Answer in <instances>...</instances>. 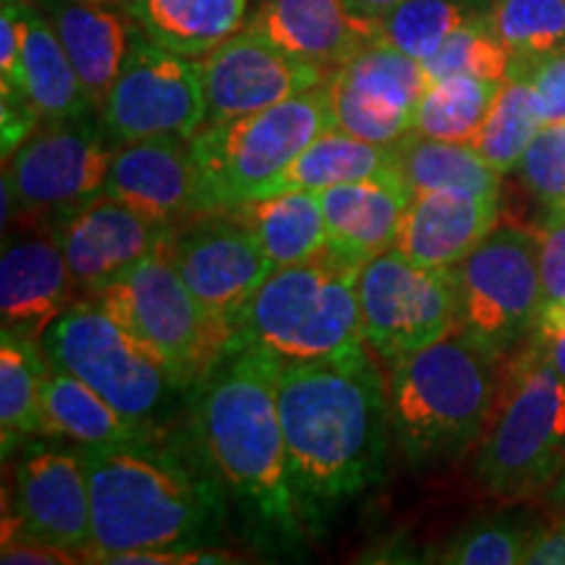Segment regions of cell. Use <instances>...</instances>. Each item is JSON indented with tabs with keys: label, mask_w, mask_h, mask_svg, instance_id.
<instances>
[{
	"label": "cell",
	"mask_w": 565,
	"mask_h": 565,
	"mask_svg": "<svg viewBox=\"0 0 565 565\" xmlns=\"http://www.w3.org/2000/svg\"><path fill=\"white\" fill-rule=\"evenodd\" d=\"M296 508L309 536L383 482L387 393L366 351L322 362H282L275 374Z\"/></svg>",
	"instance_id": "obj_1"
},
{
	"label": "cell",
	"mask_w": 565,
	"mask_h": 565,
	"mask_svg": "<svg viewBox=\"0 0 565 565\" xmlns=\"http://www.w3.org/2000/svg\"><path fill=\"white\" fill-rule=\"evenodd\" d=\"M278 356L236 345L189 391V433L221 479L244 540L265 553H299L307 529L296 508L278 393Z\"/></svg>",
	"instance_id": "obj_2"
},
{
	"label": "cell",
	"mask_w": 565,
	"mask_h": 565,
	"mask_svg": "<svg viewBox=\"0 0 565 565\" xmlns=\"http://www.w3.org/2000/svg\"><path fill=\"white\" fill-rule=\"evenodd\" d=\"M92 503V561L137 550H207L225 529L221 479L192 440L189 448L158 437L113 448H82Z\"/></svg>",
	"instance_id": "obj_3"
},
{
	"label": "cell",
	"mask_w": 565,
	"mask_h": 565,
	"mask_svg": "<svg viewBox=\"0 0 565 565\" xmlns=\"http://www.w3.org/2000/svg\"><path fill=\"white\" fill-rule=\"evenodd\" d=\"M498 356L454 330L393 364L387 416L398 450L412 463L461 458L492 419Z\"/></svg>",
	"instance_id": "obj_4"
},
{
	"label": "cell",
	"mask_w": 565,
	"mask_h": 565,
	"mask_svg": "<svg viewBox=\"0 0 565 565\" xmlns=\"http://www.w3.org/2000/svg\"><path fill=\"white\" fill-rule=\"evenodd\" d=\"M335 129L328 82L270 108L204 124L192 139L200 212H233L275 186L317 137Z\"/></svg>",
	"instance_id": "obj_5"
},
{
	"label": "cell",
	"mask_w": 565,
	"mask_h": 565,
	"mask_svg": "<svg viewBox=\"0 0 565 565\" xmlns=\"http://www.w3.org/2000/svg\"><path fill=\"white\" fill-rule=\"evenodd\" d=\"M359 270L338 257L273 270L242 315L231 349L257 345L282 362H322L362 351Z\"/></svg>",
	"instance_id": "obj_6"
},
{
	"label": "cell",
	"mask_w": 565,
	"mask_h": 565,
	"mask_svg": "<svg viewBox=\"0 0 565 565\" xmlns=\"http://www.w3.org/2000/svg\"><path fill=\"white\" fill-rule=\"evenodd\" d=\"M92 301L158 351L186 393L231 349L233 330L189 291L173 265L171 238L131 265Z\"/></svg>",
	"instance_id": "obj_7"
},
{
	"label": "cell",
	"mask_w": 565,
	"mask_h": 565,
	"mask_svg": "<svg viewBox=\"0 0 565 565\" xmlns=\"http://www.w3.org/2000/svg\"><path fill=\"white\" fill-rule=\"evenodd\" d=\"M40 345L53 370L79 377L137 422L152 424L171 395L181 391L160 353L92 299L71 303L47 328Z\"/></svg>",
	"instance_id": "obj_8"
},
{
	"label": "cell",
	"mask_w": 565,
	"mask_h": 565,
	"mask_svg": "<svg viewBox=\"0 0 565 565\" xmlns=\"http://www.w3.org/2000/svg\"><path fill=\"white\" fill-rule=\"evenodd\" d=\"M565 471V380L524 353L477 458V477L494 498L547 490Z\"/></svg>",
	"instance_id": "obj_9"
},
{
	"label": "cell",
	"mask_w": 565,
	"mask_h": 565,
	"mask_svg": "<svg viewBox=\"0 0 565 565\" xmlns=\"http://www.w3.org/2000/svg\"><path fill=\"white\" fill-rule=\"evenodd\" d=\"M456 275L463 335L498 359L534 338L542 317L540 233L498 225Z\"/></svg>",
	"instance_id": "obj_10"
},
{
	"label": "cell",
	"mask_w": 565,
	"mask_h": 565,
	"mask_svg": "<svg viewBox=\"0 0 565 565\" xmlns=\"http://www.w3.org/2000/svg\"><path fill=\"white\" fill-rule=\"evenodd\" d=\"M356 288L364 341L383 362L395 364L461 324L456 267H422L391 249L362 265Z\"/></svg>",
	"instance_id": "obj_11"
},
{
	"label": "cell",
	"mask_w": 565,
	"mask_h": 565,
	"mask_svg": "<svg viewBox=\"0 0 565 565\" xmlns=\"http://www.w3.org/2000/svg\"><path fill=\"white\" fill-rule=\"evenodd\" d=\"M207 121L202 68L186 55L134 34L124 66L103 105V126L116 145L139 139H192Z\"/></svg>",
	"instance_id": "obj_12"
},
{
	"label": "cell",
	"mask_w": 565,
	"mask_h": 565,
	"mask_svg": "<svg viewBox=\"0 0 565 565\" xmlns=\"http://www.w3.org/2000/svg\"><path fill=\"white\" fill-rule=\"evenodd\" d=\"M108 131L89 116L45 124L11 152L6 168L17 204L26 212H51L53 217L103 194L113 152Z\"/></svg>",
	"instance_id": "obj_13"
},
{
	"label": "cell",
	"mask_w": 565,
	"mask_h": 565,
	"mask_svg": "<svg viewBox=\"0 0 565 565\" xmlns=\"http://www.w3.org/2000/svg\"><path fill=\"white\" fill-rule=\"evenodd\" d=\"M171 257L189 291L233 333L275 270L249 225L233 212H210L175 228Z\"/></svg>",
	"instance_id": "obj_14"
},
{
	"label": "cell",
	"mask_w": 565,
	"mask_h": 565,
	"mask_svg": "<svg viewBox=\"0 0 565 565\" xmlns=\"http://www.w3.org/2000/svg\"><path fill=\"white\" fill-rule=\"evenodd\" d=\"M429 79L422 61L372 42L328 79L335 129L395 147L414 131V116Z\"/></svg>",
	"instance_id": "obj_15"
},
{
	"label": "cell",
	"mask_w": 565,
	"mask_h": 565,
	"mask_svg": "<svg viewBox=\"0 0 565 565\" xmlns=\"http://www.w3.org/2000/svg\"><path fill=\"white\" fill-rule=\"evenodd\" d=\"M207 121H231L288 100L330 79L328 71L296 58L252 26L202 55Z\"/></svg>",
	"instance_id": "obj_16"
},
{
	"label": "cell",
	"mask_w": 565,
	"mask_h": 565,
	"mask_svg": "<svg viewBox=\"0 0 565 565\" xmlns=\"http://www.w3.org/2000/svg\"><path fill=\"white\" fill-rule=\"evenodd\" d=\"M3 529H13L3 540L30 536L92 561V503L82 450L32 445L13 475V519Z\"/></svg>",
	"instance_id": "obj_17"
},
{
	"label": "cell",
	"mask_w": 565,
	"mask_h": 565,
	"mask_svg": "<svg viewBox=\"0 0 565 565\" xmlns=\"http://www.w3.org/2000/svg\"><path fill=\"white\" fill-rule=\"evenodd\" d=\"M175 228L147 221L129 204L97 194L95 200L63 212L55 225V242L66 257L76 296L95 299L131 265L158 249Z\"/></svg>",
	"instance_id": "obj_18"
},
{
	"label": "cell",
	"mask_w": 565,
	"mask_h": 565,
	"mask_svg": "<svg viewBox=\"0 0 565 565\" xmlns=\"http://www.w3.org/2000/svg\"><path fill=\"white\" fill-rule=\"evenodd\" d=\"M103 194L168 228L194 221L202 212L192 141L154 137L116 145Z\"/></svg>",
	"instance_id": "obj_19"
},
{
	"label": "cell",
	"mask_w": 565,
	"mask_h": 565,
	"mask_svg": "<svg viewBox=\"0 0 565 565\" xmlns=\"http://www.w3.org/2000/svg\"><path fill=\"white\" fill-rule=\"evenodd\" d=\"M246 26L328 74L380 40L377 21L353 13L345 0H263Z\"/></svg>",
	"instance_id": "obj_20"
},
{
	"label": "cell",
	"mask_w": 565,
	"mask_h": 565,
	"mask_svg": "<svg viewBox=\"0 0 565 565\" xmlns=\"http://www.w3.org/2000/svg\"><path fill=\"white\" fill-rule=\"evenodd\" d=\"M79 301L66 257L55 238L26 236L9 242L0 257V317L3 330L42 341L47 328Z\"/></svg>",
	"instance_id": "obj_21"
},
{
	"label": "cell",
	"mask_w": 565,
	"mask_h": 565,
	"mask_svg": "<svg viewBox=\"0 0 565 565\" xmlns=\"http://www.w3.org/2000/svg\"><path fill=\"white\" fill-rule=\"evenodd\" d=\"M498 215L500 196L461 189L414 194L395 249L422 267H458L498 228Z\"/></svg>",
	"instance_id": "obj_22"
},
{
	"label": "cell",
	"mask_w": 565,
	"mask_h": 565,
	"mask_svg": "<svg viewBox=\"0 0 565 565\" xmlns=\"http://www.w3.org/2000/svg\"><path fill=\"white\" fill-rule=\"evenodd\" d=\"M322 204L330 249L338 259L366 265L395 249L401 223L414 192L401 175L335 183L317 192Z\"/></svg>",
	"instance_id": "obj_23"
},
{
	"label": "cell",
	"mask_w": 565,
	"mask_h": 565,
	"mask_svg": "<svg viewBox=\"0 0 565 565\" xmlns=\"http://www.w3.org/2000/svg\"><path fill=\"white\" fill-rule=\"evenodd\" d=\"M42 9L47 11V21L74 63L92 105L95 110H103L129 53V26L113 11L82 0H42Z\"/></svg>",
	"instance_id": "obj_24"
},
{
	"label": "cell",
	"mask_w": 565,
	"mask_h": 565,
	"mask_svg": "<svg viewBox=\"0 0 565 565\" xmlns=\"http://www.w3.org/2000/svg\"><path fill=\"white\" fill-rule=\"evenodd\" d=\"M238 221L249 225L270 263L278 267L312 265L335 257L324 228L322 204L317 192L288 189L254 196L233 210Z\"/></svg>",
	"instance_id": "obj_25"
},
{
	"label": "cell",
	"mask_w": 565,
	"mask_h": 565,
	"mask_svg": "<svg viewBox=\"0 0 565 565\" xmlns=\"http://www.w3.org/2000/svg\"><path fill=\"white\" fill-rule=\"evenodd\" d=\"M21 17V92L30 97L42 124L71 121L89 116L95 105L82 87L79 74L45 13L26 0L19 3Z\"/></svg>",
	"instance_id": "obj_26"
},
{
	"label": "cell",
	"mask_w": 565,
	"mask_h": 565,
	"mask_svg": "<svg viewBox=\"0 0 565 565\" xmlns=\"http://www.w3.org/2000/svg\"><path fill=\"white\" fill-rule=\"evenodd\" d=\"M42 414L47 435L68 437L82 448H113L154 437L152 424L118 412L87 383L61 370L47 372L42 383Z\"/></svg>",
	"instance_id": "obj_27"
},
{
	"label": "cell",
	"mask_w": 565,
	"mask_h": 565,
	"mask_svg": "<svg viewBox=\"0 0 565 565\" xmlns=\"http://www.w3.org/2000/svg\"><path fill=\"white\" fill-rule=\"evenodd\" d=\"M139 30L166 51L200 58L246 19V0H131Z\"/></svg>",
	"instance_id": "obj_28"
},
{
	"label": "cell",
	"mask_w": 565,
	"mask_h": 565,
	"mask_svg": "<svg viewBox=\"0 0 565 565\" xmlns=\"http://www.w3.org/2000/svg\"><path fill=\"white\" fill-rule=\"evenodd\" d=\"M401 175L398 150L391 145H374V141L351 137L341 129L324 131L312 145L296 158L275 181L273 192L288 189H307L322 192L335 183L364 181V179H391ZM404 179V175H401Z\"/></svg>",
	"instance_id": "obj_29"
},
{
	"label": "cell",
	"mask_w": 565,
	"mask_h": 565,
	"mask_svg": "<svg viewBox=\"0 0 565 565\" xmlns=\"http://www.w3.org/2000/svg\"><path fill=\"white\" fill-rule=\"evenodd\" d=\"M47 364L38 341L0 330V435L6 454L34 435H47L42 414Z\"/></svg>",
	"instance_id": "obj_30"
},
{
	"label": "cell",
	"mask_w": 565,
	"mask_h": 565,
	"mask_svg": "<svg viewBox=\"0 0 565 565\" xmlns=\"http://www.w3.org/2000/svg\"><path fill=\"white\" fill-rule=\"evenodd\" d=\"M395 150H398L401 175L414 194L461 189V192L500 196V173L475 145L429 139L412 131L395 145Z\"/></svg>",
	"instance_id": "obj_31"
},
{
	"label": "cell",
	"mask_w": 565,
	"mask_h": 565,
	"mask_svg": "<svg viewBox=\"0 0 565 565\" xmlns=\"http://www.w3.org/2000/svg\"><path fill=\"white\" fill-rule=\"evenodd\" d=\"M505 82L479 79L456 74L448 79L429 82L414 116V134L443 141L475 145L490 108Z\"/></svg>",
	"instance_id": "obj_32"
},
{
	"label": "cell",
	"mask_w": 565,
	"mask_h": 565,
	"mask_svg": "<svg viewBox=\"0 0 565 565\" xmlns=\"http://www.w3.org/2000/svg\"><path fill=\"white\" fill-rule=\"evenodd\" d=\"M490 13L492 0H404L377 19L380 42L427 61L456 30Z\"/></svg>",
	"instance_id": "obj_33"
},
{
	"label": "cell",
	"mask_w": 565,
	"mask_h": 565,
	"mask_svg": "<svg viewBox=\"0 0 565 565\" xmlns=\"http://www.w3.org/2000/svg\"><path fill=\"white\" fill-rule=\"evenodd\" d=\"M542 126L545 124L536 108L532 84L524 76H515V79H505L500 87L475 147L494 171L505 175L519 168L526 147L532 145Z\"/></svg>",
	"instance_id": "obj_34"
},
{
	"label": "cell",
	"mask_w": 565,
	"mask_h": 565,
	"mask_svg": "<svg viewBox=\"0 0 565 565\" xmlns=\"http://www.w3.org/2000/svg\"><path fill=\"white\" fill-rule=\"evenodd\" d=\"M492 26L513 55L508 79H515L565 47V0H492Z\"/></svg>",
	"instance_id": "obj_35"
},
{
	"label": "cell",
	"mask_w": 565,
	"mask_h": 565,
	"mask_svg": "<svg viewBox=\"0 0 565 565\" xmlns=\"http://www.w3.org/2000/svg\"><path fill=\"white\" fill-rule=\"evenodd\" d=\"M511 63L513 55L500 40V34L494 32L490 13V17L475 19L456 30L427 61H422V66L429 82L448 79L456 74L505 82L511 74Z\"/></svg>",
	"instance_id": "obj_36"
},
{
	"label": "cell",
	"mask_w": 565,
	"mask_h": 565,
	"mask_svg": "<svg viewBox=\"0 0 565 565\" xmlns=\"http://www.w3.org/2000/svg\"><path fill=\"white\" fill-rule=\"evenodd\" d=\"M542 526L529 521L526 515H487V519L471 521L461 532H456L435 561L450 565L524 563L526 550Z\"/></svg>",
	"instance_id": "obj_37"
},
{
	"label": "cell",
	"mask_w": 565,
	"mask_h": 565,
	"mask_svg": "<svg viewBox=\"0 0 565 565\" xmlns=\"http://www.w3.org/2000/svg\"><path fill=\"white\" fill-rule=\"evenodd\" d=\"M519 175L547 210L565 207V121L542 126L519 162Z\"/></svg>",
	"instance_id": "obj_38"
},
{
	"label": "cell",
	"mask_w": 565,
	"mask_h": 565,
	"mask_svg": "<svg viewBox=\"0 0 565 565\" xmlns=\"http://www.w3.org/2000/svg\"><path fill=\"white\" fill-rule=\"evenodd\" d=\"M540 233L542 317L534 335L565 330V207L547 210Z\"/></svg>",
	"instance_id": "obj_39"
},
{
	"label": "cell",
	"mask_w": 565,
	"mask_h": 565,
	"mask_svg": "<svg viewBox=\"0 0 565 565\" xmlns=\"http://www.w3.org/2000/svg\"><path fill=\"white\" fill-rule=\"evenodd\" d=\"M536 97L542 124H563L565 121V47L553 55H545L532 63L524 74Z\"/></svg>",
	"instance_id": "obj_40"
},
{
	"label": "cell",
	"mask_w": 565,
	"mask_h": 565,
	"mask_svg": "<svg viewBox=\"0 0 565 565\" xmlns=\"http://www.w3.org/2000/svg\"><path fill=\"white\" fill-rule=\"evenodd\" d=\"M21 17L19 6L3 3L0 13V87L21 92Z\"/></svg>",
	"instance_id": "obj_41"
},
{
	"label": "cell",
	"mask_w": 565,
	"mask_h": 565,
	"mask_svg": "<svg viewBox=\"0 0 565 565\" xmlns=\"http://www.w3.org/2000/svg\"><path fill=\"white\" fill-rule=\"evenodd\" d=\"M0 561L3 565H71L82 563V557L68 553V550L30 540V536H11V540H3Z\"/></svg>",
	"instance_id": "obj_42"
},
{
	"label": "cell",
	"mask_w": 565,
	"mask_h": 565,
	"mask_svg": "<svg viewBox=\"0 0 565 565\" xmlns=\"http://www.w3.org/2000/svg\"><path fill=\"white\" fill-rule=\"evenodd\" d=\"M228 557L207 553V550H137V553L113 555L108 563L118 565H196L225 563Z\"/></svg>",
	"instance_id": "obj_43"
},
{
	"label": "cell",
	"mask_w": 565,
	"mask_h": 565,
	"mask_svg": "<svg viewBox=\"0 0 565 565\" xmlns=\"http://www.w3.org/2000/svg\"><path fill=\"white\" fill-rule=\"evenodd\" d=\"M529 351L565 380V330L553 335H534V345Z\"/></svg>",
	"instance_id": "obj_44"
},
{
	"label": "cell",
	"mask_w": 565,
	"mask_h": 565,
	"mask_svg": "<svg viewBox=\"0 0 565 565\" xmlns=\"http://www.w3.org/2000/svg\"><path fill=\"white\" fill-rule=\"evenodd\" d=\"M345 3H349V9L353 13H359V17L377 21L380 17H385L387 11L395 9V6L404 3V0H345Z\"/></svg>",
	"instance_id": "obj_45"
},
{
	"label": "cell",
	"mask_w": 565,
	"mask_h": 565,
	"mask_svg": "<svg viewBox=\"0 0 565 565\" xmlns=\"http://www.w3.org/2000/svg\"><path fill=\"white\" fill-rule=\"evenodd\" d=\"M547 503L555 508V513L561 515V521H565V471L547 487Z\"/></svg>",
	"instance_id": "obj_46"
},
{
	"label": "cell",
	"mask_w": 565,
	"mask_h": 565,
	"mask_svg": "<svg viewBox=\"0 0 565 565\" xmlns=\"http://www.w3.org/2000/svg\"><path fill=\"white\" fill-rule=\"evenodd\" d=\"M3 3H11V6H19V3H26V0H3Z\"/></svg>",
	"instance_id": "obj_47"
}]
</instances>
